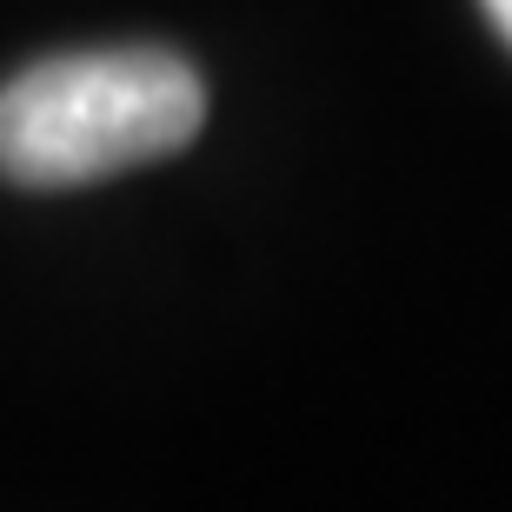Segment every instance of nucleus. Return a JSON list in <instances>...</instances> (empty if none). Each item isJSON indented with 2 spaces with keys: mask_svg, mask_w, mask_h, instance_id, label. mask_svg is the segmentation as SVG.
<instances>
[{
  "mask_svg": "<svg viewBox=\"0 0 512 512\" xmlns=\"http://www.w3.org/2000/svg\"><path fill=\"white\" fill-rule=\"evenodd\" d=\"M207 87L167 47L54 54L0 87V180L67 193L167 160L200 133Z\"/></svg>",
  "mask_w": 512,
  "mask_h": 512,
  "instance_id": "f257e3e1",
  "label": "nucleus"
},
{
  "mask_svg": "<svg viewBox=\"0 0 512 512\" xmlns=\"http://www.w3.org/2000/svg\"><path fill=\"white\" fill-rule=\"evenodd\" d=\"M486 14H493V27L506 34V47H512V0H486Z\"/></svg>",
  "mask_w": 512,
  "mask_h": 512,
  "instance_id": "f03ea898",
  "label": "nucleus"
}]
</instances>
